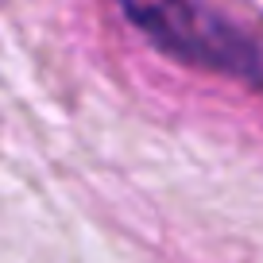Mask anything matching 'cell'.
<instances>
[{"instance_id":"1","label":"cell","mask_w":263,"mask_h":263,"mask_svg":"<svg viewBox=\"0 0 263 263\" xmlns=\"http://www.w3.org/2000/svg\"><path fill=\"white\" fill-rule=\"evenodd\" d=\"M163 54L263 89V43L197 0H112Z\"/></svg>"}]
</instances>
